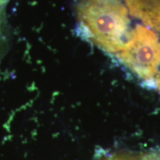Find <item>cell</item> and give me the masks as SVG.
Instances as JSON below:
<instances>
[{
  "label": "cell",
  "instance_id": "6da1fadb",
  "mask_svg": "<svg viewBox=\"0 0 160 160\" xmlns=\"http://www.w3.org/2000/svg\"><path fill=\"white\" fill-rule=\"evenodd\" d=\"M78 29L86 39L110 53L120 52L129 39L128 11L121 0H79Z\"/></svg>",
  "mask_w": 160,
  "mask_h": 160
},
{
  "label": "cell",
  "instance_id": "7a4b0ae2",
  "mask_svg": "<svg viewBox=\"0 0 160 160\" xmlns=\"http://www.w3.org/2000/svg\"><path fill=\"white\" fill-rule=\"evenodd\" d=\"M117 56L133 74L153 87L160 72V39L153 30L137 25Z\"/></svg>",
  "mask_w": 160,
  "mask_h": 160
},
{
  "label": "cell",
  "instance_id": "3957f363",
  "mask_svg": "<svg viewBox=\"0 0 160 160\" xmlns=\"http://www.w3.org/2000/svg\"><path fill=\"white\" fill-rule=\"evenodd\" d=\"M128 13L151 30L160 32V0H123Z\"/></svg>",
  "mask_w": 160,
  "mask_h": 160
},
{
  "label": "cell",
  "instance_id": "277c9868",
  "mask_svg": "<svg viewBox=\"0 0 160 160\" xmlns=\"http://www.w3.org/2000/svg\"><path fill=\"white\" fill-rule=\"evenodd\" d=\"M10 41V30L5 12L0 15V59L5 54Z\"/></svg>",
  "mask_w": 160,
  "mask_h": 160
},
{
  "label": "cell",
  "instance_id": "5b68a950",
  "mask_svg": "<svg viewBox=\"0 0 160 160\" xmlns=\"http://www.w3.org/2000/svg\"><path fill=\"white\" fill-rule=\"evenodd\" d=\"M139 160H160V149L151 150L142 156Z\"/></svg>",
  "mask_w": 160,
  "mask_h": 160
},
{
  "label": "cell",
  "instance_id": "8992f818",
  "mask_svg": "<svg viewBox=\"0 0 160 160\" xmlns=\"http://www.w3.org/2000/svg\"><path fill=\"white\" fill-rule=\"evenodd\" d=\"M102 160H137L134 159V157L129 154H114L111 157H108L105 159Z\"/></svg>",
  "mask_w": 160,
  "mask_h": 160
},
{
  "label": "cell",
  "instance_id": "52a82bcc",
  "mask_svg": "<svg viewBox=\"0 0 160 160\" xmlns=\"http://www.w3.org/2000/svg\"><path fill=\"white\" fill-rule=\"evenodd\" d=\"M153 88H157L158 91L160 92V72L158 73V75L154 79V85H153Z\"/></svg>",
  "mask_w": 160,
  "mask_h": 160
},
{
  "label": "cell",
  "instance_id": "ba28073f",
  "mask_svg": "<svg viewBox=\"0 0 160 160\" xmlns=\"http://www.w3.org/2000/svg\"><path fill=\"white\" fill-rule=\"evenodd\" d=\"M10 0H0V13L5 11V8Z\"/></svg>",
  "mask_w": 160,
  "mask_h": 160
}]
</instances>
